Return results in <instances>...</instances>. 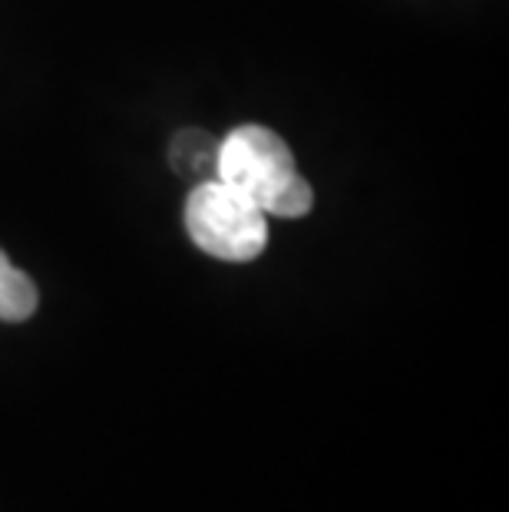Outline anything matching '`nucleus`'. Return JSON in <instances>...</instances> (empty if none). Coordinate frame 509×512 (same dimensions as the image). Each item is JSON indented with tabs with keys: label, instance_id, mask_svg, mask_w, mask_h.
Returning <instances> with one entry per match:
<instances>
[{
	"label": "nucleus",
	"instance_id": "20e7f679",
	"mask_svg": "<svg viewBox=\"0 0 509 512\" xmlns=\"http://www.w3.org/2000/svg\"><path fill=\"white\" fill-rule=\"evenodd\" d=\"M215 152H219V143L212 136L199 133V129H186L172 139V169L202 182L209 179V172H215Z\"/></svg>",
	"mask_w": 509,
	"mask_h": 512
},
{
	"label": "nucleus",
	"instance_id": "7ed1b4c3",
	"mask_svg": "<svg viewBox=\"0 0 509 512\" xmlns=\"http://www.w3.org/2000/svg\"><path fill=\"white\" fill-rule=\"evenodd\" d=\"M37 311V285L0 252V321H27Z\"/></svg>",
	"mask_w": 509,
	"mask_h": 512
},
{
	"label": "nucleus",
	"instance_id": "f03ea898",
	"mask_svg": "<svg viewBox=\"0 0 509 512\" xmlns=\"http://www.w3.org/2000/svg\"><path fill=\"white\" fill-rule=\"evenodd\" d=\"M186 228L205 255L222 261H252L268 245L265 212L222 179H202L189 192Z\"/></svg>",
	"mask_w": 509,
	"mask_h": 512
},
{
	"label": "nucleus",
	"instance_id": "f257e3e1",
	"mask_svg": "<svg viewBox=\"0 0 509 512\" xmlns=\"http://www.w3.org/2000/svg\"><path fill=\"white\" fill-rule=\"evenodd\" d=\"M215 179L252 199L265 215L301 219L311 212L314 192L301 176L288 143L268 126H238L215 152Z\"/></svg>",
	"mask_w": 509,
	"mask_h": 512
}]
</instances>
